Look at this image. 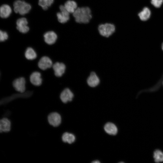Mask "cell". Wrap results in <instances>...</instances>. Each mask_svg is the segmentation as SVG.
Segmentation results:
<instances>
[{
	"mask_svg": "<svg viewBox=\"0 0 163 163\" xmlns=\"http://www.w3.org/2000/svg\"><path fill=\"white\" fill-rule=\"evenodd\" d=\"M75 21L80 23H87L91 19V10L88 7L78 8L73 13Z\"/></svg>",
	"mask_w": 163,
	"mask_h": 163,
	"instance_id": "1",
	"label": "cell"
},
{
	"mask_svg": "<svg viewBox=\"0 0 163 163\" xmlns=\"http://www.w3.org/2000/svg\"><path fill=\"white\" fill-rule=\"evenodd\" d=\"M31 8L30 5L24 1L17 0L13 4L14 11L21 15H24L29 13Z\"/></svg>",
	"mask_w": 163,
	"mask_h": 163,
	"instance_id": "2",
	"label": "cell"
},
{
	"mask_svg": "<svg viewBox=\"0 0 163 163\" xmlns=\"http://www.w3.org/2000/svg\"><path fill=\"white\" fill-rule=\"evenodd\" d=\"M98 30L101 36L107 37L114 32L115 27L112 24L107 23L100 25L98 27Z\"/></svg>",
	"mask_w": 163,
	"mask_h": 163,
	"instance_id": "3",
	"label": "cell"
},
{
	"mask_svg": "<svg viewBox=\"0 0 163 163\" xmlns=\"http://www.w3.org/2000/svg\"><path fill=\"white\" fill-rule=\"evenodd\" d=\"M59 8L60 12L56 14L58 21L60 23H66L69 20L70 17L69 13L66 9L64 5L60 6Z\"/></svg>",
	"mask_w": 163,
	"mask_h": 163,
	"instance_id": "4",
	"label": "cell"
},
{
	"mask_svg": "<svg viewBox=\"0 0 163 163\" xmlns=\"http://www.w3.org/2000/svg\"><path fill=\"white\" fill-rule=\"evenodd\" d=\"M25 81V78L23 77L16 78L13 82V86L17 91L20 93H24L26 90Z\"/></svg>",
	"mask_w": 163,
	"mask_h": 163,
	"instance_id": "5",
	"label": "cell"
},
{
	"mask_svg": "<svg viewBox=\"0 0 163 163\" xmlns=\"http://www.w3.org/2000/svg\"><path fill=\"white\" fill-rule=\"evenodd\" d=\"M28 22L25 18H21L18 19L16 22L17 29L20 32L25 34L29 30V27L27 25Z\"/></svg>",
	"mask_w": 163,
	"mask_h": 163,
	"instance_id": "6",
	"label": "cell"
},
{
	"mask_svg": "<svg viewBox=\"0 0 163 163\" xmlns=\"http://www.w3.org/2000/svg\"><path fill=\"white\" fill-rule=\"evenodd\" d=\"M100 81L99 77L94 71L91 72L86 80L87 85L91 88L97 87L99 84Z\"/></svg>",
	"mask_w": 163,
	"mask_h": 163,
	"instance_id": "7",
	"label": "cell"
},
{
	"mask_svg": "<svg viewBox=\"0 0 163 163\" xmlns=\"http://www.w3.org/2000/svg\"><path fill=\"white\" fill-rule=\"evenodd\" d=\"M52 67L55 75L58 77H61L66 69V66L62 62H56L53 65Z\"/></svg>",
	"mask_w": 163,
	"mask_h": 163,
	"instance_id": "8",
	"label": "cell"
},
{
	"mask_svg": "<svg viewBox=\"0 0 163 163\" xmlns=\"http://www.w3.org/2000/svg\"><path fill=\"white\" fill-rule=\"evenodd\" d=\"M53 65L52 60L47 56H43L42 57L38 63V66L39 68L43 70L51 68L52 66Z\"/></svg>",
	"mask_w": 163,
	"mask_h": 163,
	"instance_id": "9",
	"label": "cell"
},
{
	"mask_svg": "<svg viewBox=\"0 0 163 163\" xmlns=\"http://www.w3.org/2000/svg\"><path fill=\"white\" fill-rule=\"evenodd\" d=\"M33 94L32 91H28L25 92L14 94L11 96L2 99L1 101V104H3L8 103L12 100L17 97L26 98L30 97Z\"/></svg>",
	"mask_w": 163,
	"mask_h": 163,
	"instance_id": "10",
	"label": "cell"
},
{
	"mask_svg": "<svg viewBox=\"0 0 163 163\" xmlns=\"http://www.w3.org/2000/svg\"><path fill=\"white\" fill-rule=\"evenodd\" d=\"M48 120L50 124L54 127H56L60 124L61 118L60 115L58 113L53 112L48 115Z\"/></svg>",
	"mask_w": 163,
	"mask_h": 163,
	"instance_id": "11",
	"label": "cell"
},
{
	"mask_svg": "<svg viewBox=\"0 0 163 163\" xmlns=\"http://www.w3.org/2000/svg\"><path fill=\"white\" fill-rule=\"evenodd\" d=\"M45 42L48 45H52L56 42L57 36L56 33L53 31L46 32L43 35Z\"/></svg>",
	"mask_w": 163,
	"mask_h": 163,
	"instance_id": "12",
	"label": "cell"
},
{
	"mask_svg": "<svg viewBox=\"0 0 163 163\" xmlns=\"http://www.w3.org/2000/svg\"><path fill=\"white\" fill-rule=\"evenodd\" d=\"M73 97V93L68 88H65L61 92L60 96L61 100L65 103L71 101Z\"/></svg>",
	"mask_w": 163,
	"mask_h": 163,
	"instance_id": "13",
	"label": "cell"
},
{
	"mask_svg": "<svg viewBox=\"0 0 163 163\" xmlns=\"http://www.w3.org/2000/svg\"><path fill=\"white\" fill-rule=\"evenodd\" d=\"M30 82L34 85H40L42 82L40 73L37 71L33 72L30 76Z\"/></svg>",
	"mask_w": 163,
	"mask_h": 163,
	"instance_id": "14",
	"label": "cell"
},
{
	"mask_svg": "<svg viewBox=\"0 0 163 163\" xmlns=\"http://www.w3.org/2000/svg\"><path fill=\"white\" fill-rule=\"evenodd\" d=\"M12 9L9 5L5 4L1 6L0 8V17L3 18H8L12 13Z\"/></svg>",
	"mask_w": 163,
	"mask_h": 163,
	"instance_id": "15",
	"label": "cell"
},
{
	"mask_svg": "<svg viewBox=\"0 0 163 163\" xmlns=\"http://www.w3.org/2000/svg\"><path fill=\"white\" fill-rule=\"evenodd\" d=\"M11 123L7 118H4L0 121V131L2 132H7L11 129Z\"/></svg>",
	"mask_w": 163,
	"mask_h": 163,
	"instance_id": "16",
	"label": "cell"
},
{
	"mask_svg": "<svg viewBox=\"0 0 163 163\" xmlns=\"http://www.w3.org/2000/svg\"><path fill=\"white\" fill-rule=\"evenodd\" d=\"M104 129L108 134L111 135H115L117 132V129L116 125L113 123L108 122L104 126Z\"/></svg>",
	"mask_w": 163,
	"mask_h": 163,
	"instance_id": "17",
	"label": "cell"
},
{
	"mask_svg": "<svg viewBox=\"0 0 163 163\" xmlns=\"http://www.w3.org/2000/svg\"><path fill=\"white\" fill-rule=\"evenodd\" d=\"M64 6L67 11L70 13H73L78 8L76 3L74 1L71 0L67 1Z\"/></svg>",
	"mask_w": 163,
	"mask_h": 163,
	"instance_id": "18",
	"label": "cell"
},
{
	"mask_svg": "<svg viewBox=\"0 0 163 163\" xmlns=\"http://www.w3.org/2000/svg\"><path fill=\"white\" fill-rule=\"evenodd\" d=\"M151 14L150 9L148 8L145 7L139 13L138 16L141 20L146 21L149 18Z\"/></svg>",
	"mask_w": 163,
	"mask_h": 163,
	"instance_id": "19",
	"label": "cell"
},
{
	"mask_svg": "<svg viewBox=\"0 0 163 163\" xmlns=\"http://www.w3.org/2000/svg\"><path fill=\"white\" fill-rule=\"evenodd\" d=\"M25 56L28 60H32L37 58V54L34 49L31 47H29L25 51Z\"/></svg>",
	"mask_w": 163,
	"mask_h": 163,
	"instance_id": "20",
	"label": "cell"
},
{
	"mask_svg": "<svg viewBox=\"0 0 163 163\" xmlns=\"http://www.w3.org/2000/svg\"><path fill=\"white\" fill-rule=\"evenodd\" d=\"M62 139L63 142L71 144L75 141V137L73 134L66 132L63 133Z\"/></svg>",
	"mask_w": 163,
	"mask_h": 163,
	"instance_id": "21",
	"label": "cell"
},
{
	"mask_svg": "<svg viewBox=\"0 0 163 163\" xmlns=\"http://www.w3.org/2000/svg\"><path fill=\"white\" fill-rule=\"evenodd\" d=\"M54 0H39L38 4L44 10H47L53 4Z\"/></svg>",
	"mask_w": 163,
	"mask_h": 163,
	"instance_id": "22",
	"label": "cell"
},
{
	"mask_svg": "<svg viewBox=\"0 0 163 163\" xmlns=\"http://www.w3.org/2000/svg\"><path fill=\"white\" fill-rule=\"evenodd\" d=\"M153 158L156 162L163 161V152L159 150H156L154 153Z\"/></svg>",
	"mask_w": 163,
	"mask_h": 163,
	"instance_id": "23",
	"label": "cell"
},
{
	"mask_svg": "<svg viewBox=\"0 0 163 163\" xmlns=\"http://www.w3.org/2000/svg\"><path fill=\"white\" fill-rule=\"evenodd\" d=\"M8 37V33L5 31L2 30L0 31V41L3 42L7 40Z\"/></svg>",
	"mask_w": 163,
	"mask_h": 163,
	"instance_id": "24",
	"label": "cell"
},
{
	"mask_svg": "<svg viewBox=\"0 0 163 163\" xmlns=\"http://www.w3.org/2000/svg\"><path fill=\"white\" fill-rule=\"evenodd\" d=\"M163 0H151V4L155 7L158 8L162 5Z\"/></svg>",
	"mask_w": 163,
	"mask_h": 163,
	"instance_id": "25",
	"label": "cell"
},
{
	"mask_svg": "<svg viewBox=\"0 0 163 163\" xmlns=\"http://www.w3.org/2000/svg\"><path fill=\"white\" fill-rule=\"evenodd\" d=\"M92 163H100V162L98 161V160H96L92 162Z\"/></svg>",
	"mask_w": 163,
	"mask_h": 163,
	"instance_id": "26",
	"label": "cell"
},
{
	"mask_svg": "<svg viewBox=\"0 0 163 163\" xmlns=\"http://www.w3.org/2000/svg\"><path fill=\"white\" fill-rule=\"evenodd\" d=\"M161 47H162V49L163 50V43L162 44Z\"/></svg>",
	"mask_w": 163,
	"mask_h": 163,
	"instance_id": "27",
	"label": "cell"
}]
</instances>
